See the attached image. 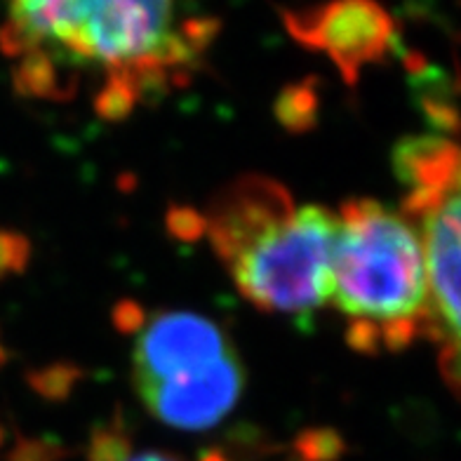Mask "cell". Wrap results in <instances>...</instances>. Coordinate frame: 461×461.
Wrapping results in <instances>:
<instances>
[{
	"instance_id": "cell-1",
	"label": "cell",
	"mask_w": 461,
	"mask_h": 461,
	"mask_svg": "<svg viewBox=\"0 0 461 461\" xmlns=\"http://www.w3.org/2000/svg\"><path fill=\"white\" fill-rule=\"evenodd\" d=\"M186 19L176 22V0H7L0 50L19 95L68 102L97 76L95 109L122 121L194 76L205 52L184 33Z\"/></svg>"
},
{
	"instance_id": "cell-2",
	"label": "cell",
	"mask_w": 461,
	"mask_h": 461,
	"mask_svg": "<svg viewBox=\"0 0 461 461\" xmlns=\"http://www.w3.org/2000/svg\"><path fill=\"white\" fill-rule=\"evenodd\" d=\"M198 219V236L252 306L311 318L328 303L337 212L297 205L278 179L248 175L221 188Z\"/></svg>"
},
{
	"instance_id": "cell-3",
	"label": "cell",
	"mask_w": 461,
	"mask_h": 461,
	"mask_svg": "<svg viewBox=\"0 0 461 461\" xmlns=\"http://www.w3.org/2000/svg\"><path fill=\"white\" fill-rule=\"evenodd\" d=\"M346 341L365 356L402 351L426 337V271L412 221L375 198L344 201L337 212L330 297Z\"/></svg>"
},
{
	"instance_id": "cell-4",
	"label": "cell",
	"mask_w": 461,
	"mask_h": 461,
	"mask_svg": "<svg viewBox=\"0 0 461 461\" xmlns=\"http://www.w3.org/2000/svg\"><path fill=\"white\" fill-rule=\"evenodd\" d=\"M125 330L134 334V386L156 419L201 407L245 375L229 334L201 313L140 309Z\"/></svg>"
},
{
	"instance_id": "cell-5",
	"label": "cell",
	"mask_w": 461,
	"mask_h": 461,
	"mask_svg": "<svg viewBox=\"0 0 461 461\" xmlns=\"http://www.w3.org/2000/svg\"><path fill=\"white\" fill-rule=\"evenodd\" d=\"M459 182L402 194L401 212L419 233L426 271V339L438 348L443 382L459 384Z\"/></svg>"
},
{
	"instance_id": "cell-6",
	"label": "cell",
	"mask_w": 461,
	"mask_h": 461,
	"mask_svg": "<svg viewBox=\"0 0 461 461\" xmlns=\"http://www.w3.org/2000/svg\"><path fill=\"white\" fill-rule=\"evenodd\" d=\"M283 22L299 45L328 55L348 86L365 67L386 59L395 43L393 19L376 0H328L283 13Z\"/></svg>"
},
{
	"instance_id": "cell-7",
	"label": "cell",
	"mask_w": 461,
	"mask_h": 461,
	"mask_svg": "<svg viewBox=\"0 0 461 461\" xmlns=\"http://www.w3.org/2000/svg\"><path fill=\"white\" fill-rule=\"evenodd\" d=\"M393 170L407 191H431L459 182V149L447 137H407L393 151Z\"/></svg>"
},
{
	"instance_id": "cell-8",
	"label": "cell",
	"mask_w": 461,
	"mask_h": 461,
	"mask_svg": "<svg viewBox=\"0 0 461 461\" xmlns=\"http://www.w3.org/2000/svg\"><path fill=\"white\" fill-rule=\"evenodd\" d=\"M132 449V440L121 421L99 426L87 445V461H122Z\"/></svg>"
},
{
	"instance_id": "cell-9",
	"label": "cell",
	"mask_w": 461,
	"mask_h": 461,
	"mask_svg": "<svg viewBox=\"0 0 461 461\" xmlns=\"http://www.w3.org/2000/svg\"><path fill=\"white\" fill-rule=\"evenodd\" d=\"M294 449L302 461H334L344 452V440L334 431L322 429V431L303 433Z\"/></svg>"
},
{
	"instance_id": "cell-10",
	"label": "cell",
	"mask_w": 461,
	"mask_h": 461,
	"mask_svg": "<svg viewBox=\"0 0 461 461\" xmlns=\"http://www.w3.org/2000/svg\"><path fill=\"white\" fill-rule=\"evenodd\" d=\"M313 102H316V99H313V95H311L309 86L290 87V90H285V95H283L278 102L280 121L285 122L287 128L302 130L303 125H302V115H299V111H303V118L311 122V118H313V113H311Z\"/></svg>"
},
{
	"instance_id": "cell-11",
	"label": "cell",
	"mask_w": 461,
	"mask_h": 461,
	"mask_svg": "<svg viewBox=\"0 0 461 461\" xmlns=\"http://www.w3.org/2000/svg\"><path fill=\"white\" fill-rule=\"evenodd\" d=\"M29 261V240L19 233L0 230V278L14 271H24Z\"/></svg>"
},
{
	"instance_id": "cell-12",
	"label": "cell",
	"mask_w": 461,
	"mask_h": 461,
	"mask_svg": "<svg viewBox=\"0 0 461 461\" xmlns=\"http://www.w3.org/2000/svg\"><path fill=\"white\" fill-rule=\"evenodd\" d=\"M52 455H50L48 447H38V445H22L13 455V461H50Z\"/></svg>"
},
{
	"instance_id": "cell-13",
	"label": "cell",
	"mask_w": 461,
	"mask_h": 461,
	"mask_svg": "<svg viewBox=\"0 0 461 461\" xmlns=\"http://www.w3.org/2000/svg\"><path fill=\"white\" fill-rule=\"evenodd\" d=\"M122 461H182L176 459V456L167 455V452H156V449H146V452H134V449H130L128 456Z\"/></svg>"
},
{
	"instance_id": "cell-14",
	"label": "cell",
	"mask_w": 461,
	"mask_h": 461,
	"mask_svg": "<svg viewBox=\"0 0 461 461\" xmlns=\"http://www.w3.org/2000/svg\"><path fill=\"white\" fill-rule=\"evenodd\" d=\"M203 461H229L226 456H221L219 452H210V455L203 456Z\"/></svg>"
},
{
	"instance_id": "cell-15",
	"label": "cell",
	"mask_w": 461,
	"mask_h": 461,
	"mask_svg": "<svg viewBox=\"0 0 461 461\" xmlns=\"http://www.w3.org/2000/svg\"><path fill=\"white\" fill-rule=\"evenodd\" d=\"M0 440H3V433H0Z\"/></svg>"
}]
</instances>
